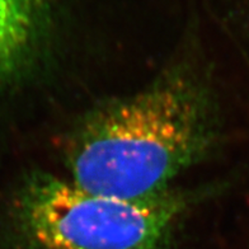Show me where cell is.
<instances>
[{
	"instance_id": "1",
	"label": "cell",
	"mask_w": 249,
	"mask_h": 249,
	"mask_svg": "<svg viewBox=\"0 0 249 249\" xmlns=\"http://www.w3.org/2000/svg\"><path fill=\"white\" fill-rule=\"evenodd\" d=\"M213 139L209 90L188 70H172L89 115L66 146V165L70 180L84 190L142 198L169 190Z\"/></svg>"
},
{
	"instance_id": "2",
	"label": "cell",
	"mask_w": 249,
	"mask_h": 249,
	"mask_svg": "<svg viewBox=\"0 0 249 249\" xmlns=\"http://www.w3.org/2000/svg\"><path fill=\"white\" fill-rule=\"evenodd\" d=\"M191 202L190 195L171 188L124 198L43 174L27 184L18 213L33 249H165Z\"/></svg>"
},
{
	"instance_id": "3",
	"label": "cell",
	"mask_w": 249,
	"mask_h": 249,
	"mask_svg": "<svg viewBox=\"0 0 249 249\" xmlns=\"http://www.w3.org/2000/svg\"><path fill=\"white\" fill-rule=\"evenodd\" d=\"M36 0H0V75L22 64L36 41Z\"/></svg>"
}]
</instances>
